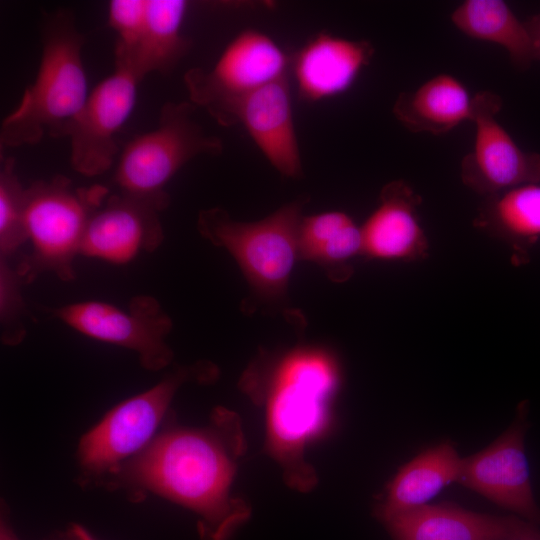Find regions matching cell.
<instances>
[{
    "label": "cell",
    "mask_w": 540,
    "mask_h": 540,
    "mask_svg": "<svg viewBox=\"0 0 540 540\" xmlns=\"http://www.w3.org/2000/svg\"><path fill=\"white\" fill-rule=\"evenodd\" d=\"M306 201L295 200L253 222L237 221L220 207L205 209L198 214L197 230L234 257L259 297L277 300L300 259L298 234Z\"/></svg>",
    "instance_id": "5b68a950"
},
{
    "label": "cell",
    "mask_w": 540,
    "mask_h": 540,
    "mask_svg": "<svg viewBox=\"0 0 540 540\" xmlns=\"http://www.w3.org/2000/svg\"><path fill=\"white\" fill-rule=\"evenodd\" d=\"M291 60L266 34L247 29L225 48L214 66L184 75L191 103L229 127L234 108L247 95L288 75Z\"/></svg>",
    "instance_id": "ba28073f"
},
{
    "label": "cell",
    "mask_w": 540,
    "mask_h": 540,
    "mask_svg": "<svg viewBox=\"0 0 540 540\" xmlns=\"http://www.w3.org/2000/svg\"><path fill=\"white\" fill-rule=\"evenodd\" d=\"M236 124L243 125L280 174L290 178L302 175L288 75L244 97L231 114L229 127Z\"/></svg>",
    "instance_id": "9a60e30c"
},
{
    "label": "cell",
    "mask_w": 540,
    "mask_h": 540,
    "mask_svg": "<svg viewBox=\"0 0 540 540\" xmlns=\"http://www.w3.org/2000/svg\"><path fill=\"white\" fill-rule=\"evenodd\" d=\"M108 194L103 185L77 187L63 175L26 188L25 227L32 251L16 268L24 283L44 271L64 281L74 278L73 261L88 223Z\"/></svg>",
    "instance_id": "277c9868"
},
{
    "label": "cell",
    "mask_w": 540,
    "mask_h": 540,
    "mask_svg": "<svg viewBox=\"0 0 540 540\" xmlns=\"http://www.w3.org/2000/svg\"><path fill=\"white\" fill-rule=\"evenodd\" d=\"M244 439L236 414L215 410L204 428H174L122 464L112 483L136 493L148 490L193 511L201 540H228L250 516L231 486Z\"/></svg>",
    "instance_id": "6da1fadb"
},
{
    "label": "cell",
    "mask_w": 540,
    "mask_h": 540,
    "mask_svg": "<svg viewBox=\"0 0 540 540\" xmlns=\"http://www.w3.org/2000/svg\"><path fill=\"white\" fill-rule=\"evenodd\" d=\"M188 2L148 0L147 22L130 69L142 80L157 72L169 75L188 54L192 42L181 32Z\"/></svg>",
    "instance_id": "603a6c76"
},
{
    "label": "cell",
    "mask_w": 540,
    "mask_h": 540,
    "mask_svg": "<svg viewBox=\"0 0 540 540\" xmlns=\"http://www.w3.org/2000/svg\"><path fill=\"white\" fill-rule=\"evenodd\" d=\"M195 108L187 101L166 102L157 127L125 145L114 174L119 192L169 204L164 187L186 163L223 152L222 140L206 134L194 120Z\"/></svg>",
    "instance_id": "8992f818"
},
{
    "label": "cell",
    "mask_w": 540,
    "mask_h": 540,
    "mask_svg": "<svg viewBox=\"0 0 540 540\" xmlns=\"http://www.w3.org/2000/svg\"><path fill=\"white\" fill-rule=\"evenodd\" d=\"M338 384L335 359L317 348L293 350L272 371L265 399L268 446L296 489L306 491L316 483L304 450L324 431Z\"/></svg>",
    "instance_id": "7a4b0ae2"
},
{
    "label": "cell",
    "mask_w": 540,
    "mask_h": 540,
    "mask_svg": "<svg viewBox=\"0 0 540 540\" xmlns=\"http://www.w3.org/2000/svg\"><path fill=\"white\" fill-rule=\"evenodd\" d=\"M519 415L487 448L462 459L458 482L503 508L540 522L524 451L526 423L524 414Z\"/></svg>",
    "instance_id": "4fadbf2b"
},
{
    "label": "cell",
    "mask_w": 540,
    "mask_h": 540,
    "mask_svg": "<svg viewBox=\"0 0 540 540\" xmlns=\"http://www.w3.org/2000/svg\"><path fill=\"white\" fill-rule=\"evenodd\" d=\"M374 47L328 33L311 38L291 60L299 96L320 101L348 90L372 61Z\"/></svg>",
    "instance_id": "2e32d148"
},
{
    "label": "cell",
    "mask_w": 540,
    "mask_h": 540,
    "mask_svg": "<svg viewBox=\"0 0 540 540\" xmlns=\"http://www.w3.org/2000/svg\"><path fill=\"white\" fill-rule=\"evenodd\" d=\"M525 22L532 36L540 45V13L533 15Z\"/></svg>",
    "instance_id": "f1b7e54d"
},
{
    "label": "cell",
    "mask_w": 540,
    "mask_h": 540,
    "mask_svg": "<svg viewBox=\"0 0 540 540\" xmlns=\"http://www.w3.org/2000/svg\"><path fill=\"white\" fill-rule=\"evenodd\" d=\"M217 374V368L208 362L182 367L111 409L80 441L77 454L84 479L109 478L124 459L148 446L183 383L211 382Z\"/></svg>",
    "instance_id": "52a82bcc"
},
{
    "label": "cell",
    "mask_w": 540,
    "mask_h": 540,
    "mask_svg": "<svg viewBox=\"0 0 540 540\" xmlns=\"http://www.w3.org/2000/svg\"><path fill=\"white\" fill-rule=\"evenodd\" d=\"M298 247L300 259L323 266L332 280L341 282L351 276V262L362 256L361 228L342 211L303 217Z\"/></svg>",
    "instance_id": "7402d4cb"
},
{
    "label": "cell",
    "mask_w": 540,
    "mask_h": 540,
    "mask_svg": "<svg viewBox=\"0 0 540 540\" xmlns=\"http://www.w3.org/2000/svg\"><path fill=\"white\" fill-rule=\"evenodd\" d=\"M84 43L70 11L60 10L45 22L36 77L1 122V148L35 145L45 135L63 137L89 95Z\"/></svg>",
    "instance_id": "3957f363"
},
{
    "label": "cell",
    "mask_w": 540,
    "mask_h": 540,
    "mask_svg": "<svg viewBox=\"0 0 540 540\" xmlns=\"http://www.w3.org/2000/svg\"><path fill=\"white\" fill-rule=\"evenodd\" d=\"M461 461L449 441L421 452L390 481L385 498L376 508L377 517L383 522L426 505L445 486L458 481Z\"/></svg>",
    "instance_id": "ffe728a7"
},
{
    "label": "cell",
    "mask_w": 540,
    "mask_h": 540,
    "mask_svg": "<svg viewBox=\"0 0 540 540\" xmlns=\"http://www.w3.org/2000/svg\"><path fill=\"white\" fill-rule=\"evenodd\" d=\"M168 205L122 192L108 196L88 223L80 254L124 264L154 251L164 238L159 213Z\"/></svg>",
    "instance_id": "7c38bea8"
},
{
    "label": "cell",
    "mask_w": 540,
    "mask_h": 540,
    "mask_svg": "<svg viewBox=\"0 0 540 540\" xmlns=\"http://www.w3.org/2000/svg\"><path fill=\"white\" fill-rule=\"evenodd\" d=\"M450 21L465 36L503 48L518 69L540 61V45L505 1H463L451 13Z\"/></svg>",
    "instance_id": "44dd1931"
},
{
    "label": "cell",
    "mask_w": 540,
    "mask_h": 540,
    "mask_svg": "<svg viewBox=\"0 0 540 540\" xmlns=\"http://www.w3.org/2000/svg\"><path fill=\"white\" fill-rule=\"evenodd\" d=\"M394 540H505L526 522L442 503L394 515L383 521Z\"/></svg>",
    "instance_id": "e0dca14e"
},
{
    "label": "cell",
    "mask_w": 540,
    "mask_h": 540,
    "mask_svg": "<svg viewBox=\"0 0 540 540\" xmlns=\"http://www.w3.org/2000/svg\"><path fill=\"white\" fill-rule=\"evenodd\" d=\"M421 196L404 180L385 184L376 208L361 228L362 256L390 262H418L429 255L419 217Z\"/></svg>",
    "instance_id": "5bb4252c"
},
{
    "label": "cell",
    "mask_w": 540,
    "mask_h": 540,
    "mask_svg": "<svg viewBox=\"0 0 540 540\" xmlns=\"http://www.w3.org/2000/svg\"><path fill=\"white\" fill-rule=\"evenodd\" d=\"M505 540H540V532L526 522L516 533Z\"/></svg>",
    "instance_id": "83f0119b"
},
{
    "label": "cell",
    "mask_w": 540,
    "mask_h": 540,
    "mask_svg": "<svg viewBox=\"0 0 540 540\" xmlns=\"http://www.w3.org/2000/svg\"><path fill=\"white\" fill-rule=\"evenodd\" d=\"M476 229L507 244L520 264L540 240V182L483 197L473 220Z\"/></svg>",
    "instance_id": "d6986e66"
},
{
    "label": "cell",
    "mask_w": 540,
    "mask_h": 540,
    "mask_svg": "<svg viewBox=\"0 0 540 540\" xmlns=\"http://www.w3.org/2000/svg\"><path fill=\"white\" fill-rule=\"evenodd\" d=\"M25 190L16 173L15 159L1 157L0 252L7 259L27 242Z\"/></svg>",
    "instance_id": "cb8c5ba5"
},
{
    "label": "cell",
    "mask_w": 540,
    "mask_h": 540,
    "mask_svg": "<svg viewBox=\"0 0 540 540\" xmlns=\"http://www.w3.org/2000/svg\"><path fill=\"white\" fill-rule=\"evenodd\" d=\"M52 313L85 336L135 351L148 370H160L173 358L166 343L172 320L151 296H135L128 311L102 301H82L55 308Z\"/></svg>",
    "instance_id": "9c48e42d"
},
{
    "label": "cell",
    "mask_w": 540,
    "mask_h": 540,
    "mask_svg": "<svg viewBox=\"0 0 540 540\" xmlns=\"http://www.w3.org/2000/svg\"><path fill=\"white\" fill-rule=\"evenodd\" d=\"M23 282L16 269H13L7 259L0 261V316L3 341L16 344L25 335L23 324L24 301L20 291Z\"/></svg>",
    "instance_id": "484cf974"
},
{
    "label": "cell",
    "mask_w": 540,
    "mask_h": 540,
    "mask_svg": "<svg viewBox=\"0 0 540 540\" xmlns=\"http://www.w3.org/2000/svg\"><path fill=\"white\" fill-rule=\"evenodd\" d=\"M472 98L459 79L440 73L413 90L401 92L392 113L412 133L442 135L471 121Z\"/></svg>",
    "instance_id": "ac0fdd59"
},
{
    "label": "cell",
    "mask_w": 540,
    "mask_h": 540,
    "mask_svg": "<svg viewBox=\"0 0 540 540\" xmlns=\"http://www.w3.org/2000/svg\"><path fill=\"white\" fill-rule=\"evenodd\" d=\"M140 82L133 70L115 63L114 72L89 92L63 135L70 139V163L76 172L94 177L113 165L116 135L134 109Z\"/></svg>",
    "instance_id": "8fae6325"
},
{
    "label": "cell",
    "mask_w": 540,
    "mask_h": 540,
    "mask_svg": "<svg viewBox=\"0 0 540 540\" xmlns=\"http://www.w3.org/2000/svg\"><path fill=\"white\" fill-rule=\"evenodd\" d=\"M1 540H19L12 530L6 525L1 523ZM50 540H95L91 535L81 526L73 525L66 533L61 534Z\"/></svg>",
    "instance_id": "4316f807"
},
{
    "label": "cell",
    "mask_w": 540,
    "mask_h": 540,
    "mask_svg": "<svg viewBox=\"0 0 540 540\" xmlns=\"http://www.w3.org/2000/svg\"><path fill=\"white\" fill-rule=\"evenodd\" d=\"M148 0H112L108 24L116 32L115 63L130 65L139 48L147 22Z\"/></svg>",
    "instance_id": "d4e9b609"
},
{
    "label": "cell",
    "mask_w": 540,
    "mask_h": 540,
    "mask_svg": "<svg viewBox=\"0 0 540 540\" xmlns=\"http://www.w3.org/2000/svg\"><path fill=\"white\" fill-rule=\"evenodd\" d=\"M501 97L492 91L473 94L471 150L462 158L460 177L473 192L486 197L540 182V154L523 150L499 122Z\"/></svg>",
    "instance_id": "30bf717a"
}]
</instances>
